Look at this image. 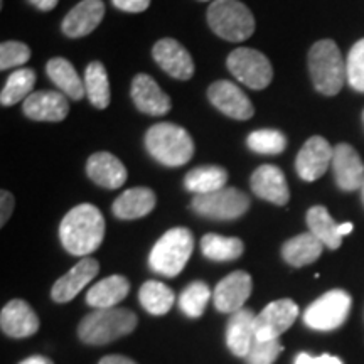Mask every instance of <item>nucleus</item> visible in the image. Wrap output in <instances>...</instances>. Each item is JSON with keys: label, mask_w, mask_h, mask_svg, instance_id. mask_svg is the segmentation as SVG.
Returning a JSON list of instances; mask_svg holds the SVG:
<instances>
[{"label": "nucleus", "mask_w": 364, "mask_h": 364, "mask_svg": "<svg viewBox=\"0 0 364 364\" xmlns=\"http://www.w3.org/2000/svg\"><path fill=\"white\" fill-rule=\"evenodd\" d=\"M105 218L93 204H80L63 218L59 225V238L68 253L75 257H88L103 243Z\"/></svg>", "instance_id": "1"}, {"label": "nucleus", "mask_w": 364, "mask_h": 364, "mask_svg": "<svg viewBox=\"0 0 364 364\" xmlns=\"http://www.w3.org/2000/svg\"><path fill=\"white\" fill-rule=\"evenodd\" d=\"M139 318L129 309H97L81 318L78 336L85 344L105 346L135 331Z\"/></svg>", "instance_id": "2"}, {"label": "nucleus", "mask_w": 364, "mask_h": 364, "mask_svg": "<svg viewBox=\"0 0 364 364\" xmlns=\"http://www.w3.org/2000/svg\"><path fill=\"white\" fill-rule=\"evenodd\" d=\"M147 152L167 167H181L194 156L193 136L188 130L169 122L152 125L145 134Z\"/></svg>", "instance_id": "3"}, {"label": "nucleus", "mask_w": 364, "mask_h": 364, "mask_svg": "<svg viewBox=\"0 0 364 364\" xmlns=\"http://www.w3.org/2000/svg\"><path fill=\"white\" fill-rule=\"evenodd\" d=\"M309 71L318 93L334 97L343 90L348 73L343 54L334 41L322 39L312 46L309 51Z\"/></svg>", "instance_id": "4"}, {"label": "nucleus", "mask_w": 364, "mask_h": 364, "mask_svg": "<svg viewBox=\"0 0 364 364\" xmlns=\"http://www.w3.org/2000/svg\"><path fill=\"white\" fill-rule=\"evenodd\" d=\"M194 250L193 233L188 228H172L154 245L149 265L164 277H177L188 265Z\"/></svg>", "instance_id": "5"}, {"label": "nucleus", "mask_w": 364, "mask_h": 364, "mask_svg": "<svg viewBox=\"0 0 364 364\" xmlns=\"http://www.w3.org/2000/svg\"><path fill=\"white\" fill-rule=\"evenodd\" d=\"M208 24L218 38L241 43L255 33V17L240 0H215L208 9Z\"/></svg>", "instance_id": "6"}, {"label": "nucleus", "mask_w": 364, "mask_h": 364, "mask_svg": "<svg viewBox=\"0 0 364 364\" xmlns=\"http://www.w3.org/2000/svg\"><path fill=\"white\" fill-rule=\"evenodd\" d=\"M194 213L216 221L238 220L250 209V198L236 188H223L209 194L196 196L191 203Z\"/></svg>", "instance_id": "7"}, {"label": "nucleus", "mask_w": 364, "mask_h": 364, "mask_svg": "<svg viewBox=\"0 0 364 364\" xmlns=\"http://www.w3.org/2000/svg\"><path fill=\"white\" fill-rule=\"evenodd\" d=\"M353 299L346 290H329L304 312V322L314 331H334L346 322Z\"/></svg>", "instance_id": "8"}, {"label": "nucleus", "mask_w": 364, "mask_h": 364, "mask_svg": "<svg viewBox=\"0 0 364 364\" xmlns=\"http://www.w3.org/2000/svg\"><path fill=\"white\" fill-rule=\"evenodd\" d=\"M228 70L240 83L252 90H263L272 83L273 68L265 54L252 48H238L226 59Z\"/></svg>", "instance_id": "9"}, {"label": "nucleus", "mask_w": 364, "mask_h": 364, "mask_svg": "<svg viewBox=\"0 0 364 364\" xmlns=\"http://www.w3.org/2000/svg\"><path fill=\"white\" fill-rule=\"evenodd\" d=\"M299 317V306L290 299L268 304L255 318V339L275 341L294 326Z\"/></svg>", "instance_id": "10"}, {"label": "nucleus", "mask_w": 364, "mask_h": 364, "mask_svg": "<svg viewBox=\"0 0 364 364\" xmlns=\"http://www.w3.org/2000/svg\"><path fill=\"white\" fill-rule=\"evenodd\" d=\"M332 157H334V149L324 136H311L295 159V169L300 179L314 182L326 174L332 164Z\"/></svg>", "instance_id": "11"}, {"label": "nucleus", "mask_w": 364, "mask_h": 364, "mask_svg": "<svg viewBox=\"0 0 364 364\" xmlns=\"http://www.w3.org/2000/svg\"><path fill=\"white\" fill-rule=\"evenodd\" d=\"M253 282L247 272L236 270L226 275L213 292V302L218 312L235 314L243 309L250 295H252Z\"/></svg>", "instance_id": "12"}, {"label": "nucleus", "mask_w": 364, "mask_h": 364, "mask_svg": "<svg viewBox=\"0 0 364 364\" xmlns=\"http://www.w3.org/2000/svg\"><path fill=\"white\" fill-rule=\"evenodd\" d=\"M208 98L221 113L235 120H250L253 117V105L243 90L228 80L215 81L208 90Z\"/></svg>", "instance_id": "13"}, {"label": "nucleus", "mask_w": 364, "mask_h": 364, "mask_svg": "<svg viewBox=\"0 0 364 364\" xmlns=\"http://www.w3.org/2000/svg\"><path fill=\"white\" fill-rule=\"evenodd\" d=\"M156 63L167 75L176 80L188 81L194 75V63L188 49L176 39L166 38L156 43L152 49Z\"/></svg>", "instance_id": "14"}, {"label": "nucleus", "mask_w": 364, "mask_h": 364, "mask_svg": "<svg viewBox=\"0 0 364 364\" xmlns=\"http://www.w3.org/2000/svg\"><path fill=\"white\" fill-rule=\"evenodd\" d=\"M100 272V263L91 257H85L76 263L66 275L54 282L51 289V299L58 304L70 302L90 284Z\"/></svg>", "instance_id": "15"}, {"label": "nucleus", "mask_w": 364, "mask_h": 364, "mask_svg": "<svg viewBox=\"0 0 364 364\" xmlns=\"http://www.w3.org/2000/svg\"><path fill=\"white\" fill-rule=\"evenodd\" d=\"M22 110L36 122H63L70 113V103L61 91H34L24 100Z\"/></svg>", "instance_id": "16"}, {"label": "nucleus", "mask_w": 364, "mask_h": 364, "mask_svg": "<svg viewBox=\"0 0 364 364\" xmlns=\"http://www.w3.org/2000/svg\"><path fill=\"white\" fill-rule=\"evenodd\" d=\"M132 100L135 107L145 115L162 117L171 112L172 103L171 98L161 90L156 80L150 78L149 75H136L132 81Z\"/></svg>", "instance_id": "17"}, {"label": "nucleus", "mask_w": 364, "mask_h": 364, "mask_svg": "<svg viewBox=\"0 0 364 364\" xmlns=\"http://www.w3.org/2000/svg\"><path fill=\"white\" fill-rule=\"evenodd\" d=\"M332 171L343 191H356L364 184V164L349 144H338L332 157Z\"/></svg>", "instance_id": "18"}, {"label": "nucleus", "mask_w": 364, "mask_h": 364, "mask_svg": "<svg viewBox=\"0 0 364 364\" xmlns=\"http://www.w3.org/2000/svg\"><path fill=\"white\" fill-rule=\"evenodd\" d=\"M0 327L4 334L22 339L34 336L39 329V317L24 300H11L0 312Z\"/></svg>", "instance_id": "19"}, {"label": "nucleus", "mask_w": 364, "mask_h": 364, "mask_svg": "<svg viewBox=\"0 0 364 364\" xmlns=\"http://www.w3.org/2000/svg\"><path fill=\"white\" fill-rule=\"evenodd\" d=\"M105 17V4L102 0H81L63 19L61 29L68 38H85L100 26Z\"/></svg>", "instance_id": "20"}, {"label": "nucleus", "mask_w": 364, "mask_h": 364, "mask_svg": "<svg viewBox=\"0 0 364 364\" xmlns=\"http://www.w3.org/2000/svg\"><path fill=\"white\" fill-rule=\"evenodd\" d=\"M252 191L260 199H265V201L277 204V206H285L290 199L285 174L280 167L270 166V164L260 166L253 172Z\"/></svg>", "instance_id": "21"}, {"label": "nucleus", "mask_w": 364, "mask_h": 364, "mask_svg": "<svg viewBox=\"0 0 364 364\" xmlns=\"http://www.w3.org/2000/svg\"><path fill=\"white\" fill-rule=\"evenodd\" d=\"M86 174L95 184L105 189H118L127 181L125 166L110 152L93 154L86 162Z\"/></svg>", "instance_id": "22"}, {"label": "nucleus", "mask_w": 364, "mask_h": 364, "mask_svg": "<svg viewBox=\"0 0 364 364\" xmlns=\"http://www.w3.org/2000/svg\"><path fill=\"white\" fill-rule=\"evenodd\" d=\"M255 316L252 309H241L231 314L226 326V344L238 358H247L255 341Z\"/></svg>", "instance_id": "23"}, {"label": "nucleus", "mask_w": 364, "mask_h": 364, "mask_svg": "<svg viewBox=\"0 0 364 364\" xmlns=\"http://www.w3.org/2000/svg\"><path fill=\"white\" fill-rule=\"evenodd\" d=\"M157 204L156 193L149 188H134L122 193L113 203L112 211L118 220H139L154 211Z\"/></svg>", "instance_id": "24"}, {"label": "nucleus", "mask_w": 364, "mask_h": 364, "mask_svg": "<svg viewBox=\"0 0 364 364\" xmlns=\"http://www.w3.org/2000/svg\"><path fill=\"white\" fill-rule=\"evenodd\" d=\"M130 292V282L124 275H112L95 284L86 294V304L95 309H112Z\"/></svg>", "instance_id": "25"}, {"label": "nucleus", "mask_w": 364, "mask_h": 364, "mask_svg": "<svg viewBox=\"0 0 364 364\" xmlns=\"http://www.w3.org/2000/svg\"><path fill=\"white\" fill-rule=\"evenodd\" d=\"M322 248H324L322 241L317 240L309 231V233H302L295 236V238L285 241L284 247H282V257H284V260L289 265L297 268L306 267L321 258Z\"/></svg>", "instance_id": "26"}, {"label": "nucleus", "mask_w": 364, "mask_h": 364, "mask_svg": "<svg viewBox=\"0 0 364 364\" xmlns=\"http://www.w3.org/2000/svg\"><path fill=\"white\" fill-rule=\"evenodd\" d=\"M46 73H48L49 80L58 86L68 98L81 100L86 95L85 81L80 78L76 73L75 66L65 58H53L46 65Z\"/></svg>", "instance_id": "27"}, {"label": "nucleus", "mask_w": 364, "mask_h": 364, "mask_svg": "<svg viewBox=\"0 0 364 364\" xmlns=\"http://www.w3.org/2000/svg\"><path fill=\"white\" fill-rule=\"evenodd\" d=\"M309 231L322 241V245L331 250H338L343 243V235L339 225L332 220L329 211L324 206H314L307 211Z\"/></svg>", "instance_id": "28"}, {"label": "nucleus", "mask_w": 364, "mask_h": 364, "mask_svg": "<svg viewBox=\"0 0 364 364\" xmlns=\"http://www.w3.org/2000/svg\"><path fill=\"white\" fill-rule=\"evenodd\" d=\"M228 181V172L223 167L218 166H201L196 167V169L189 171L184 177V186L186 189L194 193L196 196L215 193L226 188Z\"/></svg>", "instance_id": "29"}, {"label": "nucleus", "mask_w": 364, "mask_h": 364, "mask_svg": "<svg viewBox=\"0 0 364 364\" xmlns=\"http://www.w3.org/2000/svg\"><path fill=\"white\" fill-rule=\"evenodd\" d=\"M85 91L90 103L98 110H105L110 105V81L105 66L100 61H93L85 70Z\"/></svg>", "instance_id": "30"}, {"label": "nucleus", "mask_w": 364, "mask_h": 364, "mask_svg": "<svg viewBox=\"0 0 364 364\" xmlns=\"http://www.w3.org/2000/svg\"><path fill=\"white\" fill-rule=\"evenodd\" d=\"M203 255L213 262H233L245 252V245L240 238L209 233L201 240Z\"/></svg>", "instance_id": "31"}, {"label": "nucleus", "mask_w": 364, "mask_h": 364, "mask_svg": "<svg viewBox=\"0 0 364 364\" xmlns=\"http://www.w3.org/2000/svg\"><path fill=\"white\" fill-rule=\"evenodd\" d=\"M139 300L142 307L152 316H164L174 306V290L169 289L166 284L156 280H149L140 287Z\"/></svg>", "instance_id": "32"}, {"label": "nucleus", "mask_w": 364, "mask_h": 364, "mask_svg": "<svg viewBox=\"0 0 364 364\" xmlns=\"http://www.w3.org/2000/svg\"><path fill=\"white\" fill-rule=\"evenodd\" d=\"M36 85V73L29 68H19L9 76L6 86H4L2 93H0V103L2 107H12V105L19 103L21 100H26L29 95H33Z\"/></svg>", "instance_id": "33"}, {"label": "nucleus", "mask_w": 364, "mask_h": 364, "mask_svg": "<svg viewBox=\"0 0 364 364\" xmlns=\"http://www.w3.org/2000/svg\"><path fill=\"white\" fill-rule=\"evenodd\" d=\"M211 290L209 287L201 280H196L193 284H189L182 290L179 297V307L186 316L191 318H198L204 314L209 299H211Z\"/></svg>", "instance_id": "34"}, {"label": "nucleus", "mask_w": 364, "mask_h": 364, "mask_svg": "<svg viewBox=\"0 0 364 364\" xmlns=\"http://www.w3.org/2000/svg\"><path fill=\"white\" fill-rule=\"evenodd\" d=\"M247 144L250 150L262 156H279L287 147V136L280 130L260 129L248 135Z\"/></svg>", "instance_id": "35"}, {"label": "nucleus", "mask_w": 364, "mask_h": 364, "mask_svg": "<svg viewBox=\"0 0 364 364\" xmlns=\"http://www.w3.org/2000/svg\"><path fill=\"white\" fill-rule=\"evenodd\" d=\"M346 73H348L349 85L356 91L364 93V39L358 41L349 51Z\"/></svg>", "instance_id": "36"}, {"label": "nucleus", "mask_w": 364, "mask_h": 364, "mask_svg": "<svg viewBox=\"0 0 364 364\" xmlns=\"http://www.w3.org/2000/svg\"><path fill=\"white\" fill-rule=\"evenodd\" d=\"M29 46L19 41H6L0 46V70L2 71L24 65L29 61Z\"/></svg>", "instance_id": "37"}, {"label": "nucleus", "mask_w": 364, "mask_h": 364, "mask_svg": "<svg viewBox=\"0 0 364 364\" xmlns=\"http://www.w3.org/2000/svg\"><path fill=\"white\" fill-rule=\"evenodd\" d=\"M284 351V346L279 343V339L275 341H258L255 339L250 353L247 354V363L248 364H273L277 361V358L280 356V353Z\"/></svg>", "instance_id": "38"}, {"label": "nucleus", "mask_w": 364, "mask_h": 364, "mask_svg": "<svg viewBox=\"0 0 364 364\" xmlns=\"http://www.w3.org/2000/svg\"><path fill=\"white\" fill-rule=\"evenodd\" d=\"M294 364H343L338 356H331V354H322V356L314 358L307 353H300L295 358Z\"/></svg>", "instance_id": "39"}, {"label": "nucleus", "mask_w": 364, "mask_h": 364, "mask_svg": "<svg viewBox=\"0 0 364 364\" xmlns=\"http://www.w3.org/2000/svg\"><path fill=\"white\" fill-rule=\"evenodd\" d=\"M113 6L124 12H132L139 14L147 11L150 6V0H112Z\"/></svg>", "instance_id": "40"}, {"label": "nucleus", "mask_w": 364, "mask_h": 364, "mask_svg": "<svg viewBox=\"0 0 364 364\" xmlns=\"http://www.w3.org/2000/svg\"><path fill=\"white\" fill-rule=\"evenodd\" d=\"M0 206H2V209H0L2 211L0 213V225L4 226L14 211V196L6 189H2V193H0Z\"/></svg>", "instance_id": "41"}, {"label": "nucleus", "mask_w": 364, "mask_h": 364, "mask_svg": "<svg viewBox=\"0 0 364 364\" xmlns=\"http://www.w3.org/2000/svg\"><path fill=\"white\" fill-rule=\"evenodd\" d=\"M27 2H29L31 6H34L36 9H39V11L49 12L58 6L59 0H27Z\"/></svg>", "instance_id": "42"}, {"label": "nucleus", "mask_w": 364, "mask_h": 364, "mask_svg": "<svg viewBox=\"0 0 364 364\" xmlns=\"http://www.w3.org/2000/svg\"><path fill=\"white\" fill-rule=\"evenodd\" d=\"M98 364H136L134 359L125 358V356H118V354H113V356H105L100 359Z\"/></svg>", "instance_id": "43"}, {"label": "nucleus", "mask_w": 364, "mask_h": 364, "mask_svg": "<svg viewBox=\"0 0 364 364\" xmlns=\"http://www.w3.org/2000/svg\"><path fill=\"white\" fill-rule=\"evenodd\" d=\"M19 364H54V363L46 356H31L24 359V361H21Z\"/></svg>", "instance_id": "44"}, {"label": "nucleus", "mask_w": 364, "mask_h": 364, "mask_svg": "<svg viewBox=\"0 0 364 364\" xmlns=\"http://www.w3.org/2000/svg\"><path fill=\"white\" fill-rule=\"evenodd\" d=\"M361 194H363V201H364V184H363V188H361Z\"/></svg>", "instance_id": "45"}, {"label": "nucleus", "mask_w": 364, "mask_h": 364, "mask_svg": "<svg viewBox=\"0 0 364 364\" xmlns=\"http://www.w3.org/2000/svg\"><path fill=\"white\" fill-rule=\"evenodd\" d=\"M201 2H209V0H201ZM213 2H215V0H213Z\"/></svg>", "instance_id": "46"}, {"label": "nucleus", "mask_w": 364, "mask_h": 364, "mask_svg": "<svg viewBox=\"0 0 364 364\" xmlns=\"http://www.w3.org/2000/svg\"><path fill=\"white\" fill-rule=\"evenodd\" d=\"M363 122H364V112H363Z\"/></svg>", "instance_id": "47"}]
</instances>
